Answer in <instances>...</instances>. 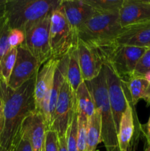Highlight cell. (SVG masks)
Returning <instances> with one entry per match:
<instances>
[{"mask_svg": "<svg viewBox=\"0 0 150 151\" xmlns=\"http://www.w3.org/2000/svg\"><path fill=\"white\" fill-rule=\"evenodd\" d=\"M36 75L17 89H12L0 80V144L1 147L12 150L20 139L24 120L36 111L35 101Z\"/></svg>", "mask_w": 150, "mask_h": 151, "instance_id": "1", "label": "cell"}, {"mask_svg": "<svg viewBox=\"0 0 150 151\" xmlns=\"http://www.w3.org/2000/svg\"><path fill=\"white\" fill-rule=\"evenodd\" d=\"M61 2L62 0H7L4 13L11 29L24 32L51 14Z\"/></svg>", "mask_w": 150, "mask_h": 151, "instance_id": "2", "label": "cell"}, {"mask_svg": "<svg viewBox=\"0 0 150 151\" xmlns=\"http://www.w3.org/2000/svg\"><path fill=\"white\" fill-rule=\"evenodd\" d=\"M85 82L92 94L95 107L101 114V142L107 151H119L118 131L109 101L104 68L96 78Z\"/></svg>", "mask_w": 150, "mask_h": 151, "instance_id": "3", "label": "cell"}, {"mask_svg": "<svg viewBox=\"0 0 150 151\" xmlns=\"http://www.w3.org/2000/svg\"><path fill=\"white\" fill-rule=\"evenodd\" d=\"M122 27L119 13L96 11L81 27L78 39L94 47H103L113 44Z\"/></svg>", "mask_w": 150, "mask_h": 151, "instance_id": "4", "label": "cell"}, {"mask_svg": "<svg viewBox=\"0 0 150 151\" xmlns=\"http://www.w3.org/2000/svg\"><path fill=\"white\" fill-rule=\"evenodd\" d=\"M96 47L99 51L102 60L108 61L116 73L124 82L132 78L138 60L148 49L115 44Z\"/></svg>", "mask_w": 150, "mask_h": 151, "instance_id": "5", "label": "cell"}, {"mask_svg": "<svg viewBox=\"0 0 150 151\" xmlns=\"http://www.w3.org/2000/svg\"><path fill=\"white\" fill-rule=\"evenodd\" d=\"M49 37L51 55L54 58H63L77 44L78 40L72 32L61 4L51 14Z\"/></svg>", "mask_w": 150, "mask_h": 151, "instance_id": "6", "label": "cell"}, {"mask_svg": "<svg viewBox=\"0 0 150 151\" xmlns=\"http://www.w3.org/2000/svg\"><path fill=\"white\" fill-rule=\"evenodd\" d=\"M51 14L32 24L24 31L25 41L24 44L38 60L41 66L52 58L49 37Z\"/></svg>", "mask_w": 150, "mask_h": 151, "instance_id": "7", "label": "cell"}, {"mask_svg": "<svg viewBox=\"0 0 150 151\" xmlns=\"http://www.w3.org/2000/svg\"><path fill=\"white\" fill-rule=\"evenodd\" d=\"M60 59L52 58L42 65L36 75L35 101L36 111L41 112L45 119L47 128L50 125L49 100L53 86L55 69Z\"/></svg>", "mask_w": 150, "mask_h": 151, "instance_id": "8", "label": "cell"}, {"mask_svg": "<svg viewBox=\"0 0 150 151\" xmlns=\"http://www.w3.org/2000/svg\"><path fill=\"white\" fill-rule=\"evenodd\" d=\"M76 109V94L72 91L66 75L49 129L55 131L59 137H66L67 129Z\"/></svg>", "mask_w": 150, "mask_h": 151, "instance_id": "9", "label": "cell"}, {"mask_svg": "<svg viewBox=\"0 0 150 151\" xmlns=\"http://www.w3.org/2000/svg\"><path fill=\"white\" fill-rule=\"evenodd\" d=\"M103 68L105 73L109 101L118 131L121 116L128 105L127 87L126 82L119 78L108 61L103 60Z\"/></svg>", "mask_w": 150, "mask_h": 151, "instance_id": "10", "label": "cell"}, {"mask_svg": "<svg viewBox=\"0 0 150 151\" xmlns=\"http://www.w3.org/2000/svg\"><path fill=\"white\" fill-rule=\"evenodd\" d=\"M128 105L123 114L118 131L119 151H135L138 140L143 134L142 125L137 116L135 107L126 90Z\"/></svg>", "mask_w": 150, "mask_h": 151, "instance_id": "11", "label": "cell"}, {"mask_svg": "<svg viewBox=\"0 0 150 151\" xmlns=\"http://www.w3.org/2000/svg\"><path fill=\"white\" fill-rule=\"evenodd\" d=\"M41 66L38 60L23 43L17 47L16 63L7 86L12 89H17L36 75Z\"/></svg>", "mask_w": 150, "mask_h": 151, "instance_id": "12", "label": "cell"}, {"mask_svg": "<svg viewBox=\"0 0 150 151\" xmlns=\"http://www.w3.org/2000/svg\"><path fill=\"white\" fill-rule=\"evenodd\" d=\"M79 63L84 81H91L99 75L103 67V60L96 47L78 39L76 44Z\"/></svg>", "mask_w": 150, "mask_h": 151, "instance_id": "13", "label": "cell"}, {"mask_svg": "<svg viewBox=\"0 0 150 151\" xmlns=\"http://www.w3.org/2000/svg\"><path fill=\"white\" fill-rule=\"evenodd\" d=\"M121 27L150 20V1L123 0L119 11Z\"/></svg>", "mask_w": 150, "mask_h": 151, "instance_id": "14", "label": "cell"}, {"mask_svg": "<svg viewBox=\"0 0 150 151\" xmlns=\"http://www.w3.org/2000/svg\"><path fill=\"white\" fill-rule=\"evenodd\" d=\"M61 5L74 37L78 40V31L96 10L85 0H62Z\"/></svg>", "mask_w": 150, "mask_h": 151, "instance_id": "15", "label": "cell"}, {"mask_svg": "<svg viewBox=\"0 0 150 151\" xmlns=\"http://www.w3.org/2000/svg\"><path fill=\"white\" fill-rule=\"evenodd\" d=\"M46 131L47 126L44 116L41 112L35 111L24 120L21 134L27 137L32 151H44Z\"/></svg>", "mask_w": 150, "mask_h": 151, "instance_id": "16", "label": "cell"}, {"mask_svg": "<svg viewBox=\"0 0 150 151\" xmlns=\"http://www.w3.org/2000/svg\"><path fill=\"white\" fill-rule=\"evenodd\" d=\"M113 44L149 48L150 20L123 27Z\"/></svg>", "mask_w": 150, "mask_h": 151, "instance_id": "17", "label": "cell"}, {"mask_svg": "<svg viewBox=\"0 0 150 151\" xmlns=\"http://www.w3.org/2000/svg\"><path fill=\"white\" fill-rule=\"evenodd\" d=\"M126 85L134 106L141 99L150 105V83L145 78L133 76L126 82Z\"/></svg>", "mask_w": 150, "mask_h": 151, "instance_id": "18", "label": "cell"}, {"mask_svg": "<svg viewBox=\"0 0 150 151\" xmlns=\"http://www.w3.org/2000/svg\"><path fill=\"white\" fill-rule=\"evenodd\" d=\"M67 69H66V79L70 85L73 92L76 94L78 88L83 82L80 66L79 63L76 45L74 46L68 53Z\"/></svg>", "mask_w": 150, "mask_h": 151, "instance_id": "19", "label": "cell"}, {"mask_svg": "<svg viewBox=\"0 0 150 151\" xmlns=\"http://www.w3.org/2000/svg\"><path fill=\"white\" fill-rule=\"evenodd\" d=\"M101 142V114L96 108L91 117L88 118L87 124V151H96L97 145Z\"/></svg>", "mask_w": 150, "mask_h": 151, "instance_id": "20", "label": "cell"}, {"mask_svg": "<svg viewBox=\"0 0 150 151\" xmlns=\"http://www.w3.org/2000/svg\"><path fill=\"white\" fill-rule=\"evenodd\" d=\"M76 108L78 113L91 117L96 111L94 98L85 81L80 84L76 92Z\"/></svg>", "mask_w": 150, "mask_h": 151, "instance_id": "21", "label": "cell"}, {"mask_svg": "<svg viewBox=\"0 0 150 151\" xmlns=\"http://www.w3.org/2000/svg\"><path fill=\"white\" fill-rule=\"evenodd\" d=\"M17 55V48H10L0 60V80L8 83Z\"/></svg>", "mask_w": 150, "mask_h": 151, "instance_id": "22", "label": "cell"}, {"mask_svg": "<svg viewBox=\"0 0 150 151\" xmlns=\"http://www.w3.org/2000/svg\"><path fill=\"white\" fill-rule=\"evenodd\" d=\"M96 11L119 13L123 0H85Z\"/></svg>", "mask_w": 150, "mask_h": 151, "instance_id": "23", "label": "cell"}, {"mask_svg": "<svg viewBox=\"0 0 150 151\" xmlns=\"http://www.w3.org/2000/svg\"><path fill=\"white\" fill-rule=\"evenodd\" d=\"M78 111L77 108L72 116L71 122L66 132V145L67 151H78L77 150V131H78Z\"/></svg>", "mask_w": 150, "mask_h": 151, "instance_id": "24", "label": "cell"}, {"mask_svg": "<svg viewBox=\"0 0 150 151\" xmlns=\"http://www.w3.org/2000/svg\"><path fill=\"white\" fill-rule=\"evenodd\" d=\"M10 29L5 13L0 15V60L10 49L8 42Z\"/></svg>", "mask_w": 150, "mask_h": 151, "instance_id": "25", "label": "cell"}, {"mask_svg": "<svg viewBox=\"0 0 150 151\" xmlns=\"http://www.w3.org/2000/svg\"><path fill=\"white\" fill-rule=\"evenodd\" d=\"M77 150L87 151V124L88 117L83 114L78 113Z\"/></svg>", "mask_w": 150, "mask_h": 151, "instance_id": "26", "label": "cell"}, {"mask_svg": "<svg viewBox=\"0 0 150 151\" xmlns=\"http://www.w3.org/2000/svg\"><path fill=\"white\" fill-rule=\"evenodd\" d=\"M149 73H150V48L147 49L139 59L134 70L133 76L144 77Z\"/></svg>", "mask_w": 150, "mask_h": 151, "instance_id": "27", "label": "cell"}, {"mask_svg": "<svg viewBox=\"0 0 150 151\" xmlns=\"http://www.w3.org/2000/svg\"><path fill=\"white\" fill-rule=\"evenodd\" d=\"M44 151H59V137L55 131L47 129Z\"/></svg>", "mask_w": 150, "mask_h": 151, "instance_id": "28", "label": "cell"}, {"mask_svg": "<svg viewBox=\"0 0 150 151\" xmlns=\"http://www.w3.org/2000/svg\"><path fill=\"white\" fill-rule=\"evenodd\" d=\"M25 41V33L19 29H11L8 36V42L10 48H17Z\"/></svg>", "mask_w": 150, "mask_h": 151, "instance_id": "29", "label": "cell"}, {"mask_svg": "<svg viewBox=\"0 0 150 151\" xmlns=\"http://www.w3.org/2000/svg\"><path fill=\"white\" fill-rule=\"evenodd\" d=\"M12 151H32V146L27 137L21 134L20 139L13 147Z\"/></svg>", "mask_w": 150, "mask_h": 151, "instance_id": "30", "label": "cell"}, {"mask_svg": "<svg viewBox=\"0 0 150 151\" xmlns=\"http://www.w3.org/2000/svg\"><path fill=\"white\" fill-rule=\"evenodd\" d=\"M143 135L145 137L148 146H150V116L149 120L145 125H142Z\"/></svg>", "mask_w": 150, "mask_h": 151, "instance_id": "31", "label": "cell"}, {"mask_svg": "<svg viewBox=\"0 0 150 151\" xmlns=\"http://www.w3.org/2000/svg\"><path fill=\"white\" fill-rule=\"evenodd\" d=\"M59 151H67L66 137H59Z\"/></svg>", "mask_w": 150, "mask_h": 151, "instance_id": "32", "label": "cell"}, {"mask_svg": "<svg viewBox=\"0 0 150 151\" xmlns=\"http://www.w3.org/2000/svg\"><path fill=\"white\" fill-rule=\"evenodd\" d=\"M7 0H0V15H2L5 11V5Z\"/></svg>", "mask_w": 150, "mask_h": 151, "instance_id": "33", "label": "cell"}, {"mask_svg": "<svg viewBox=\"0 0 150 151\" xmlns=\"http://www.w3.org/2000/svg\"><path fill=\"white\" fill-rule=\"evenodd\" d=\"M144 78H145L146 79L147 81H148L150 83V73H149V74H147V75H146L144 77Z\"/></svg>", "mask_w": 150, "mask_h": 151, "instance_id": "34", "label": "cell"}, {"mask_svg": "<svg viewBox=\"0 0 150 151\" xmlns=\"http://www.w3.org/2000/svg\"><path fill=\"white\" fill-rule=\"evenodd\" d=\"M0 151H12V150H8V149H6V148H4V147H0Z\"/></svg>", "mask_w": 150, "mask_h": 151, "instance_id": "35", "label": "cell"}, {"mask_svg": "<svg viewBox=\"0 0 150 151\" xmlns=\"http://www.w3.org/2000/svg\"><path fill=\"white\" fill-rule=\"evenodd\" d=\"M144 151H150V146H148V147L145 149V150Z\"/></svg>", "mask_w": 150, "mask_h": 151, "instance_id": "36", "label": "cell"}, {"mask_svg": "<svg viewBox=\"0 0 150 151\" xmlns=\"http://www.w3.org/2000/svg\"><path fill=\"white\" fill-rule=\"evenodd\" d=\"M0 114H1V103H0Z\"/></svg>", "mask_w": 150, "mask_h": 151, "instance_id": "37", "label": "cell"}, {"mask_svg": "<svg viewBox=\"0 0 150 151\" xmlns=\"http://www.w3.org/2000/svg\"><path fill=\"white\" fill-rule=\"evenodd\" d=\"M96 151H99V150H96Z\"/></svg>", "mask_w": 150, "mask_h": 151, "instance_id": "38", "label": "cell"}, {"mask_svg": "<svg viewBox=\"0 0 150 151\" xmlns=\"http://www.w3.org/2000/svg\"><path fill=\"white\" fill-rule=\"evenodd\" d=\"M0 147H1V144H0Z\"/></svg>", "mask_w": 150, "mask_h": 151, "instance_id": "39", "label": "cell"}, {"mask_svg": "<svg viewBox=\"0 0 150 151\" xmlns=\"http://www.w3.org/2000/svg\"><path fill=\"white\" fill-rule=\"evenodd\" d=\"M149 48H150V47H149Z\"/></svg>", "mask_w": 150, "mask_h": 151, "instance_id": "40", "label": "cell"}]
</instances>
